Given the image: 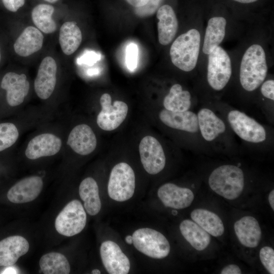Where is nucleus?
Here are the masks:
<instances>
[{
	"instance_id": "obj_26",
	"label": "nucleus",
	"mask_w": 274,
	"mask_h": 274,
	"mask_svg": "<svg viewBox=\"0 0 274 274\" xmlns=\"http://www.w3.org/2000/svg\"><path fill=\"white\" fill-rule=\"evenodd\" d=\"M79 193L87 213L91 216L97 214L101 204L98 186L95 180L91 177L84 179L80 184Z\"/></svg>"
},
{
	"instance_id": "obj_29",
	"label": "nucleus",
	"mask_w": 274,
	"mask_h": 274,
	"mask_svg": "<svg viewBox=\"0 0 274 274\" xmlns=\"http://www.w3.org/2000/svg\"><path fill=\"white\" fill-rule=\"evenodd\" d=\"M163 105L165 109L172 112H185L190 109L191 96L190 92L183 90L179 84L173 85L164 97Z\"/></svg>"
},
{
	"instance_id": "obj_33",
	"label": "nucleus",
	"mask_w": 274,
	"mask_h": 274,
	"mask_svg": "<svg viewBox=\"0 0 274 274\" xmlns=\"http://www.w3.org/2000/svg\"><path fill=\"white\" fill-rule=\"evenodd\" d=\"M260 261L270 274L274 273V250L268 246L262 247L259 251Z\"/></svg>"
},
{
	"instance_id": "obj_18",
	"label": "nucleus",
	"mask_w": 274,
	"mask_h": 274,
	"mask_svg": "<svg viewBox=\"0 0 274 274\" xmlns=\"http://www.w3.org/2000/svg\"><path fill=\"white\" fill-rule=\"evenodd\" d=\"M29 245L22 236L13 235L0 241V266L14 265L22 256L28 252Z\"/></svg>"
},
{
	"instance_id": "obj_20",
	"label": "nucleus",
	"mask_w": 274,
	"mask_h": 274,
	"mask_svg": "<svg viewBox=\"0 0 274 274\" xmlns=\"http://www.w3.org/2000/svg\"><path fill=\"white\" fill-rule=\"evenodd\" d=\"M197 116L198 130L205 141L213 142L225 133V124L212 110L201 108Z\"/></svg>"
},
{
	"instance_id": "obj_43",
	"label": "nucleus",
	"mask_w": 274,
	"mask_h": 274,
	"mask_svg": "<svg viewBox=\"0 0 274 274\" xmlns=\"http://www.w3.org/2000/svg\"><path fill=\"white\" fill-rule=\"evenodd\" d=\"M91 273L93 274H100V271L97 269H94L91 271Z\"/></svg>"
},
{
	"instance_id": "obj_23",
	"label": "nucleus",
	"mask_w": 274,
	"mask_h": 274,
	"mask_svg": "<svg viewBox=\"0 0 274 274\" xmlns=\"http://www.w3.org/2000/svg\"><path fill=\"white\" fill-rule=\"evenodd\" d=\"M44 36L37 27H26L14 44L16 53L21 57H27L39 51L43 47Z\"/></svg>"
},
{
	"instance_id": "obj_19",
	"label": "nucleus",
	"mask_w": 274,
	"mask_h": 274,
	"mask_svg": "<svg viewBox=\"0 0 274 274\" xmlns=\"http://www.w3.org/2000/svg\"><path fill=\"white\" fill-rule=\"evenodd\" d=\"M159 118L164 125L173 129L191 133L198 130L197 114L189 110L172 112L164 109L159 112Z\"/></svg>"
},
{
	"instance_id": "obj_4",
	"label": "nucleus",
	"mask_w": 274,
	"mask_h": 274,
	"mask_svg": "<svg viewBox=\"0 0 274 274\" xmlns=\"http://www.w3.org/2000/svg\"><path fill=\"white\" fill-rule=\"evenodd\" d=\"M135 187V177L133 169L127 163L115 165L110 173L108 193L112 199L122 202L131 198Z\"/></svg>"
},
{
	"instance_id": "obj_39",
	"label": "nucleus",
	"mask_w": 274,
	"mask_h": 274,
	"mask_svg": "<svg viewBox=\"0 0 274 274\" xmlns=\"http://www.w3.org/2000/svg\"><path fill=\"white\" fill-rule=\"evenodd\" d=\"M128 3L134 7H142L145 5L149 0H126Z\"/></svg>"
},
{
	"instance_id": "obj_7",
	"label": "nucleus",
	"mask_w": 274,
	"mask_h": 274,
	"mask_svg": "<svg viewBox=\"0 0 274 274\" xmlns=\"http://www.w3.org/2000/svg\"><path fill=\"white\" fill-rule=\"evenodd\" d=\"M87 216L81 202L74 199L69 202L57 216L55 227L60 234L72 236L81 232L84 228Z\"/></svg>"
},
{
	"instance_id": "obj_12",
	"label": "nucleus",
	"mask_w": 274,
	"mask_h": 274,
	"mask_svg": "<svg viewBox=\"0 0 274 274\" xmlns=\"http://www.w3.org/2000/svg\"><path fill=\"white\" fill-rule=\"evenodd\" d=\"M57 64L53 58H44L38 68L34 81L37 96L42 99H48L53 92L56 83Z\"/></svg>"
},
{
	"instance_id": "obj_16",
	"label": "nucleus",
	"mask_w": 274,
	"mask_h": 274,
	"mask_svg": "<svg viewBox=\"0 0 274 274\" xmlns=\"http://www.w3.org/2000/svg\"><path fill=\"white\" fill-rule=\"evenodd\" d=\"M157 195L165 207L175 209L189 207L194 198V194L190 189L180 187L170 183L160 186Z\"/></svg>"
},
{
	"instance_id": "obj_5",
	"label": "nucleus",
	"mask_w": 274,
	"mask_h": 274,
	"mask_svg": "<svg viewBox=\"0 0 274 274\" xmlns=\"http://www.w3.org/2000/svg\"><path fill=\"white\" fill-rule=\"evenodd\" d=\"M133 244L140 252L155 259L166 257L170 252V245L166 238L158 231L142 228L132 234Z\"/></svg>"
},
{
	"instance_id": "obj_41",
	"label": "nucleus",
	"mask_w": 274,
	"mask_h": 274,
	"mask_svg": "<svg viewBox=\"0 0 274 274\" xmlns=\"http://www.w3.org/2000/svg\"><path fill=\"white\" fill-rule=\"evenodd\" d=\"M233 1L238 2V3H243V4H249V3H254L255 2H256L258 0H233Z\"/></svg>"
},
{
	"instance_id": "obj_11",
	"label": "nucleus",
	"mask_w": 274,
	"mask_h": 274,
	"mask_svg": "<svg viewBox=\"0 0 274 274\" xmlns=\"http://www.w3.org/2000/svg\"><path fill=\"white\" fill-rule=\"evenodd\" d=\"M102 264L110 274H127L130 267L128 258L116 243L112 241L104 242L100 247Z\"/></svg>"
},
{
	"instance_id": "obj_24",
	"label": "nucleus",
	"mask_w": 274,
	"mask_h": 274,
	"mask_svg": "<svg viewBox=\"0 0 274 274\" xmlns=\"http://www.w3.org/2000/svg\"><path fill=\"white\" fill-rule=\"evenodd\" d=\"M226 24V20L223 17H213L209 20L202 46V51L205 54H210L223 41Z\"/></svg>"
},
{
	"instance_id": "obj_17",
	"label": "nucleus",
	"mask_w": 274,
	"mask_h": 274,
	"mask_svg": "<svg viewBox=\"0 0 274 274\" xmlns=\"http://www.w3.org/2000/svg\"><path fill=\"white\" fill-rule=\"evenodd\" d=\"M67 144L76 153L87 155L95 149L97 140L92 128L87 124H81L72 129L68 135Z\"/></svg>"
},
{
	"instance_id": "obj_46",
	"label": "nucleus",
	"mask_w": 274,
	"mask_h": 274,
	"mask_svg": "<svg viewBox=\"0 0 274 274\" xmlns=\"http://www.w3.org/2000/svg\"><path fill=\"white\" fill-rule=\"evenodd\" d=\"M1 50H0V61H1Z\"/></svg>"
},
{
	"instance_id": "obj_14",
	"label": "nucleus",
	"mask_w": 274,
	"mask_h": 274,
	"mask_svg": "<svg viewBox=\"0 0 274 274\" xmlns=\"http://www.w3.org/2000/svg\"><path fill=\"white\" fill-rule=\"evenodd\" d=\"M43 186V180L39 176L25 178L9 189L7 198L9 201L15 203L30 202L39 196Z\"/></svg>"
},
{
	"instance_id": "obj_32",
	"label": "nucleus",
	"mask_w": 274,
	"mask_h": 274,
	"mask_svg": "<svg viewBox=\"0 0 274 274\" xmlns=\"http://www.w3.org/2000/svg\"><path fill=\"white\" fill-rule=\"evenodd\" d=\"M18 136V130L14 124L0 123V152L12 146Z\"/></svg>"
},
{
	"instance_id": "obj_15",
	"label": "nucleus",
	"mask_w": 274,
	"mask_h": 274,
	"mask_svg": "<svg viewBox=\"0 0 274 274\" xmlns=\"http://www.w3.org/2000/svg\"><path fill=\"white\" fill-rule=\"evenodd\" d=\"M61 146V140L56 135L49 133H42L29 142L25 154L27 158L31 160L51 156L57 154Z\"/></svg>"
},
{
	"instance_id": "obj_36",
	"label": "nucleus",
	"mask_w": 274,
	"mask_h": 274,
	"mask_svg": "<svg viewBox=\"0 0 274 274\" xmlns=\"http://www.w3.org/2000/svg\"><path fill=\"white\" fill-rule=\"evenodd\" d=\"M261 87V92L262 95L271 100H274V81L267 80L263 82Z\"/></svg>"
},
{
	"instance_id": "obj_38",
	"label": "nucleus",
	"mask_w": 274,
	"mask_h": 274,
	"mask_svg": "<svg viewBox=\"0 0 274 274\" xmlns=\"http://www.w3.org/2000/svg\"><path fill=\"white\" fill-rule=\"evenodd\" d=\"M221 274H241V270L238 266L231 264L224 267L221 270Z\"/></svg>"
},
{
	"instance_id": "obj_2",
	"label": "nucleus",
	"mask_w": 274,
	"mask_h": 274,
	"mask_svg": "<svg viewBox=\"0 0 274 274\" xmlns=\"http://www.w3.org/2000/svg\"><path fill=\"white\" fill-rule=\"evenodd\" d=\"M208 183L215 193L226 199L233 200L238 197L243 191L244 173L238 166L223 165L211 173Z\"/></svg>"
},
{
	"instance_id": "obj_9",
	"label": "nucleus",
	"mask_w": 274,
	"mask_h": 274,
	"mask_svg": "<svg viewBox=\"0 0 274 274\" xmlns=\"http://www.w3.org/2000/svg\"><path fill=\"white\" fill-rule=\"evenodd\" d=\"M100 104L101 110L96 119L99 127L105 131H112L117 128L127 115V105L120 100H115L112 105V97L108 93H104L101 96Z\"/></svg>"
},
{
	"instance_id": "obj_27",
	"label": "nucleus",
	"mask_w": 274,
	"mask_h": 274,
	"mask_svg": "<svg viewBox=\"0 0 274 274\" xmlns=\"http://www.w3.org/2000/svg\"><path fill=\"white\" fill-rule=\"evenodd\" d=\"M82 40L81 29L75 21H67L61 26L59 43L64 54H73L80 46Z\"/></svg>"
},
{
	"instance_id": "obj_42",
	"label": "nucleus",
	"mask_w": 274,
	"mask_h": 274,
	"mask_svg": "<svg viewBox=\"0 0 274 274\" xmlns=\"http://www.w3.org/2000/svg\"><path fill=\"white\" fill-rule=\"evenodd\" d=\"M125 242L128 244H132L133 242L132 236L130 235H127L125 237Z\"/></svg>"
},
{
	"instance_id": "obj_8",
	"label": "nucleus",
	"mask_w": 274,
	"mask_h": 274,
	"mask_svg": "<svg viewBox=\"0 0 274 274\" xmlns=\"http://www.w3.org/2000/svg\"><path fill=\"white\" fill-rule=\"evenodd\" d=\"M227 120L233 131L243 140L253 144L266 140V132L264 126L245 113L232 110L227 114Z\"/></svg>"
},
{
	"instance_id": "obj_10",
	"label": "nucleus",
	"mask_w": 274,
	"mask_h": 274,
	"mask_svg": "<svg viewBox=\"0 0 274 274\" xmlns=\"http://www.w3.org/2000/svg\"><path fill=\"white\" fill-rule=\"evenodd\" d=\"M139 153L142 164L149 174L155 175L165 167L166 157L160 142L154 136H144L139 144Z\"/></svg>"
},
{
	"instance_id": "obj_22",
	"label": "nucleus",
	"mask_w": 274,
	"mask_h": 274,
	"mask_svg": "<svg viewBox=\"0 0 274 274\" xmlns=\"http://www.w3.org/2000/svg\"><path fill=\"white\" fill-rule=\"evenodd\" d=\"M236 236L242 245L248 248H255L261 238V230L257 220L253 217H242L234 224Z\"/></svg>"
},
{
	"instance_id": "obj_13",
	"label": "nucleus",
	"mask_w": 274,
	"mask_h": 274,
	"mask_svg": "<svg viewBox=\"0 0 274 274\" xmlns=\"http://www.w3.org/2000/svg\"><path fill=\"white\" fill-rule=\"evenodd\" d=\"M1 87L7 91L8 104L11 107H15L22 104L28 94L29 83L25 74L10 72L3 78Z\"/></svg>"
},
{
	"instance_id": "obj_44",
	"label": "nucleus",
	"mask_w": 274,
	"mask_h": 274,
	"mask_svg": "<svg viewBox=\"0 0 274 274\" xmlns=\"http://www.w3.org/2000/svg\"><path fill=\"white\" fill-rule=\"evenodd\" d=\"M44 1L50 3H54L59 0H44Z\"/></svg>"
},
{
	"instance_id": "obj_31",
	"label": "nucleus",
	"mask_w": 274,
	"mask_h": 274,
	"mask_svg": "<svg viewBox=\"0 0 274 274\" xmlns=\"http://www.w3.org/2000/svg\"><path fill=\"white\" fill-rule=\"evenodd\" d=\"M41 271L44 274H68L71 270L66 258L57 252L43 255L39 261Z\"/></svg>"
},
{
	"instance_id": "obj_35",
	"label": "nucleus",
	"mask_w": 274,
	"mask_h": 274,
	"mask_svg": "<svg viewBox=\"0 0 274 274\" xmlns=\"http://www.w3.org/2000/svg\"><path fill=\"white\" fill-rule=\"evenodd\" d=\"M126 64L129 70H134L138 62V47L133 43L128 44L126 49Z\"/></svg>"
},
{
	"instance_id": "obj_37",
	"label": "nucleus",
	"mask_w": 274,
	"mask_h": 274,
	"mask_svg": "<svg viewBox=\"0 0 274 274\" xmlns=\"http://www.w3.org/2000/svg\"><path fill=\"white\" fill-rule=\"evenodd\" d=\"M5 7L12 12H17L25 4V0H2Z\"/></svg>"
},
{
	"instance_id": "obj_1",
	"label": "nucleus",
	"mask_w": 274,
	"mask_h": 274,
	"mask_svg": "<svg viewBox=\"0 0 274 274\" xmlns=\"http://www.w3.org/2000/svg\"><path fill=\"white\" fill-rule=\"evenodd\" d=\"M265 51L258 44L250 46L244 54L239 68V81L247 91H253L264 82L267 74Z\"/></svg>"
},
{
	"instance_id": "obj_40",
	"label": "nucleus",
	"mask_w": 274,
	"mask_h": 274,
	"mask_svg": "<svg viewBox=\"0 0 274 274\" xmlns=\"http://www.w3.org/2000/svg\"><path fill=\"white\" fill-rule=\"evenodd\" d=\"M268 201L269 203L270 204V206L272 209V210H274V190L273 189L272 190L268 195Z\"/></svg>"
},
{
	"instance_id": "obj_6",
	"label": "nucleus",
	"mask_w": 274,
	"mask_h": 274,
	"mask_svg": "<svg viewBox=\"0 0 274 274\" xmlns=\"http://www.w3.org/2000/svg\"><path fill=\"white\" fill-rule=\"evenodd\" d=\"M207 81L214 90H222L232 74L231 62L226 51L218 46L208 54Z\"/></svg>"
},
{
	"instance_id": "obj_45",
	"label": "nucleus",
	"mask_w": 274,
	"mask_h": 274,
	"mask_svg": "<svg viewBox=\"0 0 274 274\" xmlns=\"http://www.w3.org/2000/svg\"><path fill=\"white\" fill-rule=\"evenodd\" d=\"M177 211H172V214L174 215H176L177 214Z\"/></svg>"
},
{
	"instance_id": "obj_25",
	"label": "nucleus",
	"mask_w": 274,
	"mask_h": 274,
	"mask_svg": "<svg viewBox=\"0 0 274 274\" xmlns=\"http://www.w3.org/2000/svg\"><path fill=\"white\" fill-rule=\"evenodd\" d=\"M180 230L185 239L196 250H204L210 243V234L193 221L183 220Z\"/></svg>"
},
{
	"instance_id": "obj_21",
	"label": "nucleus",
	"mask_w": 274,
	"mask_h": 274,
	"mask_svg": "<svg viewBox=\"0 0 274 274\" xmlns=\"http://www.w3.org/2000/svg\"><path fill=\"white\" fill-rule=\"evenodd\" d=\"M156 16L159 20L157 23L159 42L162 45H167L172 42L178 29L176 15L170 6L164 5L158 9Z\"/></svg>"
},
{
	"instance_id": "obj_28",
	"label": "nucleus",
	"mask_w": 274,
	"mask_h": 274,
	"mask_svg": "<svg viewBox=\"0 0 274 274\" xmlns=\"http://www.w3.org/2000/svg\"><path fill=\"white\" fill-rule=\"evenodd\" d=\"M193 221L210 234L215 236L222 235L224 232L223 223L215 213L207 210L197 209L190 214Z\"/></svg>"
},
{
	"instance_id": "obj_3",
	"label": "nucleus",
	"mask_w": 274,
	"mask_h": 274,
	"mask_svg": "<svg viewBox=\"0 0 274 274\" xmlns=\"http://www.w3.org/2000/svg\"><path fill=\"white\" fill-rule=\"evenodd\" d=\"M200 44V35L196 29H191L180 35L169 50L173 64L184 72L192 71L197 62Z\"/></svg>"
},
{
	"instance_id": "obj_34",
	"label": "nucleus",
	"mask_w": 274,
	"mask_h": 274,
	"mask_svg": "<svg viewBox=\"0 0 274 274\" xmlns=\"http://www.w3.org/2000/svg\"><path fill=\"white\" fill-rule=\"evenodd\" d=\"M162 0H149L144 6L135 7V14L140 17H146L152 15L158 9Z\"/></svg>"
},
{
	"instance_id": "obj_30",
	"label": "nucleus",
	"mask_w": 274,
	"mask_h": 274,
	"mask_svg": "<svg viewBox=\"0 0 274 274\" xmlns=\"http://www.w3.org/2000/svg\"><path fill=\"white\" fill-rule=\"evenodd\" d=\"M54 8L48 4H41L35 7L31 11L33 24L41 31L52 33L56 31L57 26L52 16Z\"/></svg>"
}]
</instances>
